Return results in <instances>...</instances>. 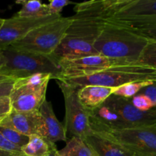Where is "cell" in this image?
Listing matches in <instances>:
<instances>
[{"label":"cell","instance_id":"6da1fadb","mask_svg":"<svg viewBox=\"0 0 156 156\" xmlns=\"http://www.w3.org/2000/svg\"><path fill=\"white\" fill-rule=\"evenodd\" d=\"M120 0L88 1L76 4L71 24L52 56L59 60L99 55L94 47L96 40Z\"/></svg>","mask_w":156,"mask_h":156},{"label":"cell","instance_id":"7a4b0ae2","mask_svg":"<svg viewBox=\"0 0 156 156\" xmlns=\"http://www.w3.org/2000/svg\"><path fill=\"white\" fill-rule=\"evenodd\" d=\"M148 41L147 38L131 28L109 19L96 40L94 47L101 56L120 61L125 65H137Z\"/></svg>","mask_w":156,"mask_h":156},{"label":"cell","instance_id":"3957f363","mask_svg":"<svg viewBox=\"0 0 156 156\" xmlns=\"http://www.w3.org/2000/svg\"><path fill=\"white\" fill-rule=\"evenodd\" d=\"M5 63L0 69V75L13 79H24L36 74H50L52 79L60 76L59 62L53 56H43L18 51L10 47L2 50Z\"/></svg>","mask_w":156,"mask_h":156},{"label":"cell","instance_id":"277c9868","mask_svg":"<svg viewBox=\"0 0 156 156\" xmlns=\"http://www.w3.org/2000/svg\"><path fill=\"white\" fill-rule=\"evenodd\" d=\"M56 80H61L76 88L85 85H99L115 88L129 82L147 80L156 82V69L138 64L113 66L90 76Z\"/></svg>","mask_w":156,"mask_h":156},{"label":"cell","instance_id":"5b68a950","mask_svg":"<svg viewBox=\"0 0 156 156\" xmlns=\"http://www.w3.org/2000/svg\"><path fill=\"white\" fill-rule=\"evenodd\" d=\"M73 19L61 17L34 29L24 38L8 47L25 53L51 56L62 42Z\"/></svg>","mask_w":156,"mask_h":156},{"label":"cell","instance_id":"8992f818","mask_svg":"<svg viewBox=\"0 0 156 156\" xmlns=\"http://www.w3.org/2000/svg\"><path fill=\"white\" fill-rule=\"evenodd\" d=\"M93 133L120 145L133 156H156V126L124 129L93 127Z\"/></svg>","mask_w":156,"mask_h":156},{"label":"cell","instance_id":"52a82bcc","mask_svg":"<svg viewBox=\"0 0 156 156\" xmlns=\"http://www.w3.org/2000/svg\"><path fill=\"white\" fill-rule=\"evenodd\" d=\"M50 79H52L51 75L42 73L16 79L9 95L12 109L20 112L39 111L46 100V93Z\"/></svg>","mask_w":156,"mask_h":156},{"label":"cell","instance_id":"ba28073f","mask_svg":"<svg viewBox=\"0 0 156 156\" xmlns=\"http://www.w3.org/2000/svg\"><path fill=\"white\" fill-rule=\"evenodd\" d=\"M62 93L65 101V129L72 137L85 140L93 133L90 126L89 116L78 97L79 88L72 86L61 80H56Z\"/></svg>","mask_w":156,"mask_h":156},{"label":"cell","instance_id":"9c48e42d","mask_svg":"<svg viewBox=\"0 0 156 156\" xmlns=\"http://www.w3.org/2000/svg\"><path fill=\"white\" fill-rule=\"evenodd\" d=\"M110 20L129 28L156 27V0H121Z\"/></svg>","mask_w":156,"mask_h":156},{"label":"cell","instance_id":"30bf717a","mask_svg":"<svg viewBox=\"0 0 156 156\" xmlns=\"http://www.w3.org/2000/svg\"><path fill=\"white\" fill-rule=\"evenodd\" d=\"M61 15H53L41 18H23L16 15L4 19L0 27V49L4 50L20 41L31 30L61 18Z\"/></svg>","mask_w":156,"mask_h":156},{"label":"cell","instance_id":"8fae6325","mask_svg":"<svg viewBox=\"0 0 156 156\" xmlns=\"http://www.w3.org/2000/svg\"><path fill=\"white\" fill-rule=\"evenodd\" d=\"M59 65L61 73L57 79L90 76L113 66H126L120 61L101 55L62 59L59 60Z\"/></svg>","mask_w":156,"mask_h":156},{"label":"cell","instance_id":"7c38bea8","mask_svg":"<svg viewBox=\"0 0 156 156\" xmlns=\"http://www.w3.org/2000/svg\"><path fill=\"white\" fill-rule=\"evenodd\" d=\"M123 118L128 128L156 126V108L142 111L133 105L130 99L111 94L106 100Z\"/></svg>","mask_w":156,"mask_h":156},{"label":"cell","instance_id":"4fadbf2b","mask_svg":"<svg viewBox=\"0 0 156 156\" xmlns=\"http://www.w3.org/2000/svg\"><path fill=\"white\" fill-rule=\"evenodd\" d=\"M0 126L10 128L27 136L36 135L46 140L44 120L39 111L20 112L12 109Z\"/></svg>","mask_w":156,"mask_h":156},{"label":"cell","instance_id":"5bb4252c","mask_svg":"<svg viewBox=\"0 0 156 156\" xmlns=\"http://www.w3.org/2000/svg\"><path fill=\"white\" fill-rule=\"evenodd\" d=\"M45 127L46 140L56 144V142L66 141L65 126L57 120L50 101L46 99L39 109Z\"/></svg>","mask_w":156,"mask_h":156},{"label":"cell","instance_id":"9a60e30c","mask_svg":"<svg viewBox=\"0 0 156 156\" xmlns=\"http://www.w3.org/2000/svg\"><path fill=\"white\" fill-rule=\"evenodd\" d=\"M114 91V88L99 85H85L79 88L78 97L82 106L88 112L105 103V101L113 94Z\"/></svg>","mask_w":156,"mask_h":156},{"label":"cell","instance_id":"2e32d148","mask_svg":"<svg viewBox=\"0 0 156 156\" xmlns=\"http://www.w3.org/2000/svg\"><path fill=\"white\" fill-rule=\"evenodd\" d=\"M85 141L98 156H133L120 145L94 133L87 136Z\"/></svg>","mask_w":156,"mask_h":156},{"label":"cell","instance_id":"e0dca14e","mask_svg":"<svg viewBox=\"0 0 156 156\" xmlns=\"http://www.w3.org/2000/svg\"><path fill=\"white\" fill-rule=\"evenodd\" d=\"M56 150V144L36 135L30 136L28 143L21 148L24 156H48Z\"/></svg>","mask_w":156,"mask_h":156},{"label":"cell","instance_id":"ac0fdd59","mask_svg":"<svg viewBox=\"0 0 156 156\" xmlns=\"http://www.w3.org/2000/svg\"><path fill=\"white\" fill-rule=\"evenodd\" d=\"M57 156H98L95 151L79 137H72L65 147L56 151Z\"/></svg>","mask_w":156,"mask_h":156},{"label":"cell","instance_id":"d6986e66","mask_svg":"<svg viewBox=\"0 0 156 156\" xmlns=\"http://www.w3.org/2000/svg\"><path fill=\"white\" fill-rule=\"evenodd\" d=\"M16 3L21 5V9L16 14L17 16L23 18H41L52 15L48 5L42 3L39 0L17 1Z\"/></svg>","mask_w":156,"mask_h":156},{"label":"cell","instance_id":"ffe728a7","mask_svg":"<svg viewBox=\"0 0 156 156\" xmlns=\"http://www.w3.org/2000/svg\"><path fill=\"white\" fill-rule=\"evenodd\" d=\"M153 82H155L154 81L147 80L129 82V83L124 84V85H120V86L114 88L113 94L124 98L131 99L133 97L139 94L143 88L152 85Z\"/></svg>","mask_w":156,"mask_h":156},{"label":"cell","instance_id":"44dd1931","mask_svg":"<svg viewBox=\"0 0 156 156\" xmlns=\"http://www.w3.org/2000/svg\"><path fill=\"white\" fill-rule=\"evenodd\" d=\"M137 64L156 69V41L149 40L139 58Z\"/></svg>","mask_w":156,"mask_h":156},{"label":"cell","instance_id":"7402d4cb","mask_svg":"<svg viewBox=\"0 0 156 156\" xmlns=\"http://www.w3.org/2000/svg\"><path fill=\"white\" fill-rule=\"evenodd\" d=\"M0 133L10 143L20 148H22L23 146H25L28 143L30 138L29 136L23 135L14 129L1 126H0Z\"/></svg>","mask_w":156,"mask_h":156},{"label":"cell","instance_id":"603a6c76","mask_svg":"<svg viewBox=\"0 0 156 156\" xmlns=\"http://www.w3.org/2000/svg\"><path fill=\"white\" fill-rule=\"evenodd\" d=\"M133 105L138 110L142 111H149L153 108L152 103L149 98L143 94H137L130 99Z\"/></svg>","mask_w":156,"mask_h":156},{"label":"cell","instance_id":"cb8c5ba5","mask_svg":"<svg viewBox=\"0 0 156 156\" xmlns=\"http://www.w3.org/2000/svg\"><path fill=\"white\" fill-rule=\"evenodd\" d=\"M71 4L75 3L69 0H50L48 5L52 15H60L63 8Z\"/></svg>","mask_w":156,"mask_h":156},{"label":"cell","instance_id":"d4e9b609","mask_svg":"<svg viewBox=\"0 0 156 156\" xmlns=\"http://www.w3.org/2000/svg\"><path fill=\"white\" fill-rule=\"evenodd\" d=\"M15 82V79L9 78L0 80V98L9 97L13 89Z\"/></svg>","mask_w":156,"mask_h":156},{"label":"cell","instance_id":"484cf974","mask_svg":"<svg viewBox=\"0 0 156 156\" xmlns=\"http://www.w3.org/2000/svg\"><path fill=\"white\" fill-rule=\"evenodd\" d=\"M140 94L146 96L152 103L153 108H156V82H153L152 85L146 86L140 91Z\"/></svg>","mask_w":156,"mask_h":156},{"label":"cell","instance_id":"4316f807","mask_svg":"<svg viewBox=\"0 0 156 156\" xmlns=\"http://www.w3.org/2000/svg\"><path fill=\"white\" fill-rule=\"evenodd\" d=\"M12 111V105L9 97L0 98V123Z\"/></svg>","mask_w":156,"mask_h":156},{"label":"cell","instance_id":"83f0119b","mask_svg":"<svg viewBox=\"0 0 156 156\" xmlns=\"http://www.w3.org/2000/svg\"><path fill=\"white\" fill-rule=\"evenodd\" d=\"M0 150L14 152V153H22L21 148L12 144L9 140H6L1 133H0Z\"/></svg>","mask_w":156,"mask_h":156},{"label":"cell","instance_id":"f1b7e54d","mask_svg":"<svg viewBox=\"0 0 156 156\" xmlns=\"http://www.w3.org/2000/svg\"><path fill=\"white\" fill-rule=\"evenodd\" d=\"M131 29L134 30L136 33L147 38L148 40L156 41V27H146Z\"/></svg>","mask_w":156,"mask_h":156},{"label":"cell","instance_id":"f546056e","mask_svg":"<svg viewBox=\"0 0 156 156\" xmlns=\"http://www.w3.org/2000/svg\"><path fill=\"white\" fill-rule=\"evenodd\" d=\"M0 156H24V155L23 153H14V152L0 150Z\"/></svg>","mask_w":156,"mask_h":156},{"label":"cell","instance_id":"4dcf8cb0","mask_svg":"<svg viewBox=\"0 0 156 156\" xmlns=\"http://www.w3.org/2000/svg\"><path fill=\"white\" fill-rule=\"evenodd\" d=\"M5 59L4 56L2 53V50L0 49V69L5 65Z\"/></svg>","mask_w":156,"mask_h":156},{"label":"cell","instance_id":"1f68e13d","mask_svg":"<svg viewBox=\"0 0 156 156\" xmlns=\"http://www.w3.org/2000/svg\"><path fill=\"white\" fill-rule=\"evenodd\" d=\"M57 150H58V149H57ZM57 150L53 152L51 154H50V155H49L48 156H57V155H56V151H57Z\"/></svg>","mask_w":156,"mask_h":156},{"label":"cell","instance_id":"d6a6232c","mask_svg":"<svg viewBox=\"0 0 156 156\" xmlns=\"http://www.w3.org/2000/svg\"><path fill=\"white\" fill-rule=\"evenodd\" d=\"M3 21H4V18H0V27H1L2 25Z\"/></svg>","mask_w":156,"mask_h":156},{"label":"cell","instance_id":"836d02e7","mask_svg":"<svg viewBox=\"0 0 156 156\" xmlns=\"http://www.w3.org/2000/svg\"><path fill=\"white\" fill-rule=\"evenodd\" d=\"M7 79V77H5V76H1V75H0V80H1V79Z\"/></svg>","mask_w":156,"mask_h":156}]
</instances>
